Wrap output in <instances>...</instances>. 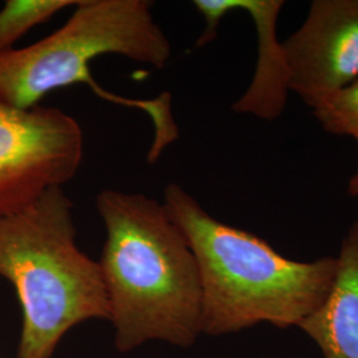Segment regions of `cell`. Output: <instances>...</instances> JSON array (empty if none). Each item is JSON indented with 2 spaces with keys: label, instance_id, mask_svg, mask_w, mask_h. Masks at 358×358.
I'll return each mask as SVG.
<instances>
[{
  "label": "cell",
  "instance_id": "6da1fadb",
  "mask_svg": "<svg viewBox=\"0 0 358 358\" xmlns=\"http://www.w3.org/2000/svg\"><path fill=\"white\" fill-rule=\"evenodd\" d=\"M96 207L106 231L99 266L117 349L125 353L150 341L194 345L202 334L199 269L164 203L103 190Z\"/></svg>",
  "mask_w": 358,
  "mask_h": 358
},
{
  "label": "cell",
  "instance_id": "30bf717a",
  "mask_svg": "<svg viewBox=\"0 0 358 358\" xmlns=\"http://www.w3.org/2000/svg\"><path fill=\"white\" fill-rule=\"evenodd\" d=\"M312 110L327 133L334 136H357L358 78Z\"/></svg>",
  "mask_w": 358,
  "mask_h": 358
},
{
  "label": "cell",
  "instance_id": "7a4b0ae2",
  "mask_svg": "<svg viewBox=\"0 0 358 358\" xmlns=\"http://www.w3.org/2000/svg\"><path fill=\"white\" fill-rule=\"evenodd\" d=\"M164 206L192 247L202 287V334L224 336L266 322L280 329L310 316L332 288V256L297 262L264 239L210 215L178 183Z\"/></svg>",
  "mask_w": 358,
  "mask_h": 358
},
{
  "label": "cell",
  "instance_id": "9c48e42d",
  "mask_svg": "<svg viewBox=\"0 0 358 358\" xmlns=\"http://www.w3.org/2000/svg\"><path fill=\"white\" fill-rule=\"evenodd\" d=\"M78 0H7L0 11V55L13 51V45L32 28L48 22L53 15Z\"/></svg>",
  "mask_w": 358,
  "mask_h": 358
},
{
  "label": "cell",
  "instance_id": "ba28073f",
  "mask_svg": "<svg viewBox=\"0 0 358 358\" xmlns=\"http://www.w3.org/2000/svg\"><path fill=\"white\" fill-rule=\"evenodd\" d=\"M336 260L329 294L299 329L317 345L322 358H358V217Z\"/></svg>",
  "mask_w": 358,
  "mask_h": 358
},
{
  "label": "cell",
  "instance_id": "8992f818",
  "mask_svg": "<svg viewBox=\"0 0 358 358\" xmlns=\"http://www.w3.org/2000/svg\"><path fill=\"white\" fill-rule=\"evenodd\" d=\"M282 50L289 90L315 109L358 78V0H313Z\"/></svg>",
  "mask_w": 358,
  "mask_h": 358
},
{
  "label": "cell",
  "instance_id": "5b68a950",
  "mask_svg": "<svg viewBox=\"0 0 358 358\" xmlns=\"http://www.w3.org/2000/svg\"><path fill=\"white\" fill-rule=\"evenodd\" d=\"M83 155V130L72 115L0 101V217L24 210L51 187H63L76 176Z\"/></svg>",
  "mask_w": 358,
  "mask_h": 358
},
{
  "label": "cell",
  "instance_id": "277c9868",
  "mask_svg": "<svg viewBox=\"0 0 358 358\" xmlns=\"http://www.w3.org/2000/svg\"><path fill=\"white\" fill-rule=\"evenodd\" d=\"M73 202L51 187L24 210L0 217V276L23 310L16 358H52L65 333L108 320L99 262L76 244Z\"/></svg>",
  "mask_w": 358,
  "mask_h": 358
},
{
  "label": "cell",
  "instance_id": "3957f363",
  "mask_svg": "<svg viewBox=\"0 0 358 358\" xmlns=\"http://www.w3.org/2000/svg\"><path fill=\"white\" fill-rule=\"evenodd\" d=\"M64 26L38 43L0 55V101L32 109L53 90L87 84L109 103L137 108L153 121L149 162H155L178 140L179 129L165 92L154 100H131L101 88L90 73V62L103 55H121L162 69L171 45L154 22L148 0H78Z\"/></svg>",
  "mask_w": 358,
  "mask_h": 358
},
{
  "label": "cell",
  "instance_id": "52a82bcc",
  "mask_svg": "<svg viewBox=\"0 0 358 358\" xmlns=\"http://www.w3.org/2000/svg\"><path fill=\"white\" fill-rule=\"evenodd\" d=\"M194 7L205 19V29L195 47L202 48L217 36L222 19L232 11L248 13L257 36L255 75L243 96L232 103L235 113L252 115L273 121L282 115L289 92V75L278 38V19L282 0H194Z\"/></svg>",
  "mask_w": 358,
  "mask_h": 358
},
{
  "label": "cell",
  "instance_id": "8fae6325",
  "mask_svg": "<svg viewBox=\"0 0 358 358\" xmlns=\"http://www.w3.org/2000/svg\"><path fill=\"white\" fill-rule=\"evenodd\" d=\"M355 138L358 142V134L355 136ZM348 192H349L350 196L358 198V167L356 173L352 176V178L349 179V182H348Z\"/></svg>",
  "mask_w": 358,
  "mask_h": 358
}]
</instances>
